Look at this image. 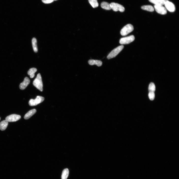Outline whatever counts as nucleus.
<instances>
[{
  "mask_svg": "<svg viewBox=\"0 0 179 179\" xmlns=\"http://www.w3.org/2000/svg\"><path fill=\"white\" fill-rule=\"evenodd\" d=\"M33 85L41 92L43 91V83L40 74H38L33 82Z\"/></svg>",
  "mask_w": 179,
  "mask_h": 179,
  "instance_id": "obj_1",
  "label": "nucleus"
},
{
  "mask_svg": "<svg viewBox=\"0 0 179 179\" xmlns=\"http://www.w3.org/2000/svg\"><path fill=\"white\" fill-rule=\"evenodd\" d=\"M124 48L123 45L118 46L112 51L108 55L107 58L109 59L116 57L123 50Z\"/></svg>",
  "mask_w": 179,
  "mask_h": 179,
  "instance_id": "obj_2",
  "label": "nucleus"
},
{
  "mask_svg": "<svg viewBox=\"0 0 179 179\" xmlns=\"http://www.w3.org/2000/svg\"><path fill=\"white\" fill-rule=\"evenodd\" d=\"M133 30V26L130 24H128L122 29L120 31V34L122 36H126L132 31Z\"/></svg>",
  "mask_w": 179,
  "mask_h": 179,
  "instance_id": "obj_3",
  "label": "nucleus"
},
{
  "mask_svg": "<svg viewBox=\"0 0 179 179\" xmlns=\"http://www.w3.org/2000/svg\"><path fill=\"white\" fill-rule=\"evenodd\" d=\"M44 98L42 96H37L35 99H31L29 101V104L30 106H36L42 102L44 100Z\"/></svg>",
  "mask_w": 179,
  "mask_h": 179,
  "instance_id": "obj_4",
  "label": "nucleus"
},
{
  "mask_svg": "<svg viewBox=\"0 0 179 179\" xmlns=\"http://www.w3.org/2000/svg\"><path fill=\"white\" fill-rule=\"evenodd\" d=\"M111 9L114 11L117 12L119 11L121 12H124L125 10L124 7L122 5L117 3H112L110 4Z\"/></svg>",
  "mask_w": 179,
  "mask_h": 179,
  "instance_id": "obj_5",
  "label": "nucleus"
},
{
  "mask_svg": "<svg viewBox=\"0 0 179 179\" xmlns=\"http://www.w3.org/2000/svg\"><path fill=\"white\" fill-rule=\"evenodd\" d=\"M135 37L133 35L121 38L119 43L121 44H126L130 43L135 40Z\"/></svg>",
  "mask_w": 179,
  "mask_h": 179,
  "instance_id": "obj_6",
  "label": "nucleus"
},
{
  "mask_svg": "<svg viewBox=\"0 0 179 179\" xmlns=\"http://www.w3.org/2000/svg\"><path fill=\"white\" fill-rule=\"evenodd\" d=\"M21 118L20 116L16 114H12L6 117V120L8 122H15L20 119Z\"/></svg>",
  "mask_w": 179,
  "mask_h": 179,
  "instance_id": "obj_7",
  "label": "nucleus"
},
{
  "mask_svg": "<svg viewBox=\"0 0 179 179\" xmlns=\"http://www.w3.org/2000/svg\"><path fill=\"white\" fill-rule=\"evenodd\" d=\"M154 8L157 12L159 14L164 15L167 13L166 9L163 6L155 5Z\"/></svg>",
  "mask_w": 179,
  "mask_h": 179,
  "instance_id": "obj_8",
  "label": "nucleus"
},
{
  "mask_svg": "<svg viewBox=\"0 0 179 179\" xmlns=\"http://www.w3.org/2000/svg\"><path fill=\"white\" fill-rule=\"evenodd\" d=\"M164 5L166 9L170 12H174L175 10L174 5L172 2L168 0L165 1Z\"/></svg>",
  "mask_w": 179,
  "mask_h": 179,
  "instance_id": "obj_9",
  "label": "nucleus"
},
{
  "mask_svg": "<svg viewBox=\"0 0 179 179\" xmlns=\"http://www.w3.org/2000/svg\"><path fill=\"white\" fill-rule=\"evenodd\" d=\"M30 81L28 77H26L24 81L21 83L19 85V88L21 90H23L26 88L29 84Z\"/></svg>",
  "mask_w": 179,
  "mask_h": 179,
  "instance_id": "obj_10",
  "label": "nucleus"
},
{
  "mask_svg": "<svg viewBox=\"0 0 179 179\" xmlns=\"http://www.w3.org/2000/svg\"><path fill=\"white\" fill-rule=\"evenodd\" d=\"M36 112L35 109H33L29 111L25 115L24 118L25 119H28Z\"/></svg>",
  "mask_w": 179,
  "mask_h": 179,
  "instance_id": "obj_11",
  "label": "nucleus"
},
{
  "mask_svg": "<svg viewBox=\"0 0 179 179\" xmlns=\"http://www.w3.org/2000/svg\"><path fill=\"white\" fill-rule=\"evenodd\" d=\"M89 64L90 65H96L98 66H101L102 64V62L101 60H91L88 61Z\"/></svg>",
  "mask_w": 179,
  "mask_h": 179,
  "instance_id": "obj_12",
  "label": "nucleus"
},
{
  "mask_svg": "<svg viewBox=\"0 0 179 179\" xmlns=\"http://www.w3.org/2000/svg\"><path fill=\"white\" fill-rule=\"evenodd\" d=\"M8 124V122L6 120H3L0 123V129L4 131L7 128Z\"/></svg>",
  "mask_w": 179,
  "mask_h": 179,
  "instance_id": "obj_13",
  "label": "nucleus"
},
{
  "mask_svg": "<svg viewBox=\"0 0 179 179\" xmlns=\"http://www.w3.org/2000/svg\"><path fill=\"white\" fill-rule=\"evenodd\" d=\"M151 3L155 5H164L165 1L161 0H149Z\"/></svg>",
  "mask_w": 179,
  "mask_h": 179,
  "instance_id": "obj_14",
  "label": "nucleus"
},
{
  "mask_svg": "<svg viewBox=\"0 0 179 179\" xmlns=\"http://www.w3.org/2000/svg\"><path fill=\"white\" fill-rule=\"evenodd\" d=\"M69 174V170L68 169H64L62 171L61 176V179H67Z\"/></svg>",
  "mask_w": 179,
  "mask_h": 179,
  "instance_id": "obj_15",
  "label": "nucleus"
},
{
  "mask_svg": "<svg viewBox=\"0 0 179 179\" xmlns=\"http://www.w3.org/2000/svg\"><path fill=\"white\" fill-rule=\"evenodd\" d=\"M37 71V69L35 68H31L28 71V74L30 76L31 78H33L34 77L35 74Z\"/></svg>",
  "mask_w": 179,
  "mask_h": 179,
  "instance_id": "obj_16",
  "label": "nucleus"
},
{
  "mask_svg": "<svg viewBox=\"0 0 179 179\" xmlns=\"http://www.w3.org/2000/svg\"><path fill=\"white\" fill-rule=\"evenodd\" d=\"M101 7L103 9L110 10L111 9L110 4L106 2H103L101 4Z\"/></svg>",
  "mask_w": 179,
  "mask_h": 179,
  "instance_id": "obj_17",
  "label": "nucleus"
},
{
  "mask_svg": "<svg viewBox=\"0 0 179 179\" xmlns=\"http://www.w3.org/2000/svg\"><path fill=\"white\" fill-rule=\"evenodd\" d=\"M32 47L35 53H37L38 51V48L37 45V41L35 38H33L32 40Z\"/></svg>",
  "mask_w": 179,
  "mask_h": 179,
  "instance_id": "obj_18",
  "label": "nucleus"
},
{
  "mask_svg": "<svg viewBox=\"0 0 179 179\" xmlns=\"http://www.w3.org/2000/svg\"><path fill=\"white\" fill-rule=\"evenodd\" d=\"M141 8L143 10L150 12H153L154 10L153 7L151 5L144 6L142 7Z\"/></svg>",
  "mask_w": 179,
  "mask_h": 179,
  "instance_id": "obj_19",
  "label": "nucleus"
},
{
  "mask_svg": "<svg viewBox=\"0 0 179 179\" xmlns=\"http://www.w3.org/2000/svg\"><path fill=\"white\" fill-rule=\"evenodd\" d=\"M89 2L94 8L97 7L99 6V4L97 0H88Z\"/></svg>",
  "mask_w": 179,
  "mask_h": 179,
  "instance_id": "obj_20",
  "label": "nucleus"
},
{
  "mask_svg": "<svg viewBox=\"0 0 179 179\" xmlns=\"http://www.w3.org/2000/svg\"><path fill=\"white\" fill-rule=\"evenodd\" d=\"M155 90V87L154 84L152 82L150 83L149 87V92H154Z\"/></svg>",
  "mask_w": 179,
  "mask_h": 179,
  "instance_id": "obj_21",
  "label": "nucleus"
},
{
  "mask_svg": "<svg viewBox=\"0 0 179 179\" xmlns=\"http://www.w3.org/2000/svg\"><path fill=\"white\" fill-rule=\"evenodd\" d=\"M149 97L150 100L151 101L153 100L155 97L154 92H149Z\"/></svg>",
  "mask_w": 179,
  "mask_h": 179,
  "instance_id": "obj_22",
  "label": "nucleus"
},
{
  "mask_svg": "<svg viewBox=\"0 0 179 179\" xmlns=\"http://www.w3.org/2000/svg\"><path fill=\"white\" fill-rule=\"evenodd\" d=\"M42 2L45 4H48L53 2L54 0H42Z\"/></svg>",
  "mask_w": 179,
  "mask_h": 179,
  "instance_id": "obj_23",
  "label": "nucleus"
},
{
  "mask_svg": "<svg viewBox=\"0 0 179 179\" xmlns=\"http://www.w3.org/2000/svg\"><path fill=\"white\" fill-rule=\"evenodd\" d=\"M161 0L163 1H165L166 0Z\"/></svg>",
  "mask_w": 179,
  "mask_h": 179,
  "instance_id": "obj_24",
  "label": "nucleus"
},
{
  "mask_svg": "<svg viewBox=\"0 0 179 179\" xmlns=\"http://www.w3.org/2000/svg\"><path fill=\"white\" fill-rule=\"evenodd\" d=\"M57 0H54V1H56Z\"/></svg>",
  "mask_w": 179,
  "mask_h": 179,
  "instance_id": "obj_25",
  "label": "nucleus"
},
{
  "mask_svg": "<svg viewBox=\"0 0 179 179\" xmlns=\"http://www.w3.org/2000/svg\"><path fill=\"white\" fill-rule=\"evenodd\" d=\"M0 120H1V118H0Z\"/></svg>",
  "mask_w": 179,
  "mask_h": 179,
  "instance_id": "obj_26",
  "label": "nucleus"
}]
</instances>
